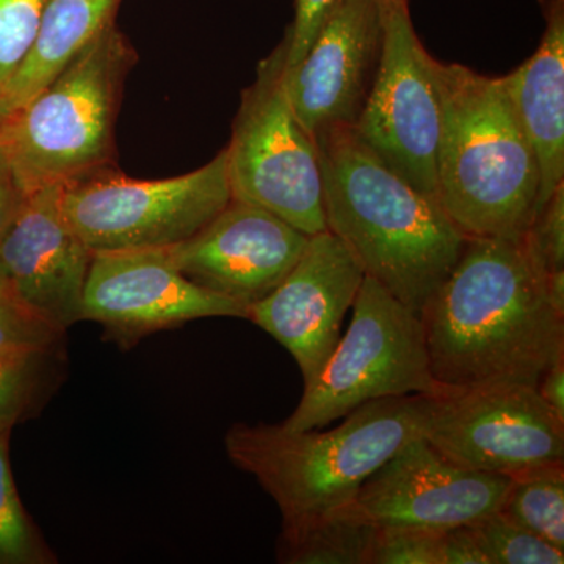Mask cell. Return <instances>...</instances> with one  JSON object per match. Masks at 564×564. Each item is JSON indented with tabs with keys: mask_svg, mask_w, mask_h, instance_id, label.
I'll return each instance as SVG.
<instances>
[{
	"mask_svg": "<svg viewBox=\"0 0 564 564\" xmlns=\"http://www.w3.org/2000/svg\"><path fill=\"white\" fill-rule=\"evenodd\" d=\"M307 237L272 212L232 198L202 231L166 250L185 278L250 307L284 281Z\"/></svg>",
	"mask_w": 564,
	"mask_h": 564,
	"instance_id": "5bb4252c",
	"label": "cell"
},
{
	"mask_svg": "<svg viewBox=\"0 0 564 564\" xmlns=\"http://www.w3.org/2000/svg\"><path fill=\"white\" fill-rule=\"evenodd\" d=\"M364 276L355 252L326 229L307 237L291 272L270 295L248 307L247 318L291 352L306 384L339 343Z\"/></svg>",
	"mask_w": 564,
	"mask_h": 564,
	"instance_id": "7c38bea8",
	"label": "cell"
},
{
	"mask_svg": "<svg viewBox=\"0 0 564 564\" xmlns=\"http://www.w3.org/2000/svg\"><path fill=\"white\" fill-rule=\"evenodd\" d=\"M63 336L18 295L10 281L0 285V351L14 348H54Z\"/></svg>",
	"mask_w": 564,
	"mask_h": 564,
	"instance_id": "d4e9b609",
	"label": "cell"
},
{
	"mask_svg": "<svg viewBox=\"0 0 564 564\" xmlns=\"http://www.w3.org/2000/svg\"><path fill=\"white\" fill-rule=\"evenodd\" d=\"M491 564H563L564 552L502 511L470 525Z\"/></svg>",
	"mask_w": 564,
	"mask_h": 564,
	"instance_id": "7402d4cb",
	"label": "cell"
},
{
	"mask_svg": "<svg viewBox=\"0 0 564 564\" xmlns=\"http://www.w3.org/2000/svg\"><path fill=\"white\" fill-rule=\"evenodd\" d=\"M351 307L350 326L304 384L299 406L281 423L284 429H322L372 400L448 391L430 369L419 313L367 274Z\"/></svg>",
	"mask_w": 564,
	"mask_h": 564,
	"instance_id": "8992f818",
	"label": "cell"
},
{
	"mask_svg": "<svg viewBox=\"0 0 564 564\" xmlns=\"http://www.w3.org/2000/svg\"><path fill=\"white\" fill-rule=\"evenodd\" d=\"M289 35L258 65L242 91L226 150L234 199L263 207L293 228L326 231L317 143L296 118L285 90Z\"/></svg>",
	"mask_w": 564,
	"mask_h": 564,
	"instance_id": "52a82bcc",
	"label": "cell"
},
{
	"mask_svg": "<svg viewBox=\"0 0 564 564\" xmlns=\"http://www.w3.org/2000/svg\"><path fill=\"white\" fill-rule=\"evenodd\" d=\"M22 202H24V196L13 180L9 163L0 152V239L17 217Z\"/></svg>",
	"mask_w": 564,
	"mask_h": 564,
	"instance_id": "f546056e",
	"label": "cell"
},
{
	"mask_svg": "<svg viewBox=\"0 0 564 564\" xmlns=\"http://www.w3.org/2000/svg\"><path fill=\"white\" fill-rule=\"evenodd\" d=\"M422 399L372 400L329 432L237 423L226 433V452L273 497L282 524H293L351 502L370 475L422 436Z\"/></svg>",
	"mask_w": 564,
	"mask_h": 564,
	"instance_id": "277c9868",
	"label": "cell"
},
{
	"mask_svg": "<svg viewBox=\"0 0 564 564\" xmlns=\"http://www.w3.org/2000/svg\"><path fill=\"white\" fill-rule=\"evenodd\" d=\"M44 3L46 0H0V109L3 111L7 88L35 44Z\"/></svg>",
	"mask_w": 564,
	"mask_h": 564,
	"instance_id": "cb8c5ba5",
	"label": "cell"
},
{
	"mask_svg": "<svg viewBox=\"0 0 564 564\" xmlns=\"http://www.w3.org/2000/svg\"><path fill=\"white\" fill-rule=\"evenodd\" d=\"M378 527L355 500L293 524H282L278 562L369 564Z\"/></svg>",
	"mask_w": 564,
	"mask_h": 564,
	"instance_id": "d6986e66",
	"label": "cell"
},
{
	"mask_svg": "<svg viewBox=\"0 0 564 564\" xmlns=\"http://www.w3.org/2000/svg\"><path fill=\"white\" fill-rule=\"evenodd\" d=\"M536 261L549 274L564 272V184L538 212L524 236Z\"/></svg>",
	"mask_w": 564,
	"mask_h": 564,
	"instance_id": "4316f807",
	"label": "cell"
},
{
	"mask_svg": "<svg viewBox=\"0 0 564 564\" xmlns=\"http://www.w3.org/2000/svg\"><path fill=\"white\" fill-rule=\"evenodd\" d=\"M510 484L507 475L456 466L417 436L370 475L352 500L378 527L444 532L499 511Z\"/></svg>",
	"mask_w": 564,
	"mask_h": 564,
	"instance_id": "4fadbf2b",
	"label": "cell"
},
{
	"mask_svg": "<svg viewBox=\"0 0 564 564\" xmlns=\"http://www.w3.org/2000/svg\"><path fill=\"white\" fill-rule=\"evenodd\" d=\"M500 511L564 552V462L513 475Z\"/></svg>",
	"mask_w": 564,
	"mask_h": 564,
	"instance_id": "ffe728a7",
	"label": "cell"
},
{
	"mask_svg": "<svg viewBox=\"0 0 564 564\" xmlns=\"http://www.w3.org/2000/svg\"><path fill=\"white\" fill-rule=\"evenodd\" d=\"M422 436L448 462L477 473L513 477L564 462V419L529 384L423 395Z\"/></svg>",
	"mask_w": 564,
	"mask_h": 564,
	"instance_id": "30bf717a",
	"label": "cell"
},
{
	"mask_svg": "<svg viewBox=\"0 0 564 564\" xmlns=\"http://www.w3.org/2000/svg\"><path fill=\"white\" fill-rule=\"evenodd\" d=\"M441 104L437 199L469 237L524 236L536 214L540 165L502 77L434 61Z\"/></svg>",
	"mask_w": 564,
	"mask_h": 564,
	"instance_id": "3957f363",
	"label": "cell"
},
{
	"mask_svg": "<svg viewBox=\"0 0 564 564\" xmlns=\"http://www.w3.org/2000/svg\"><path fill=\"white\" fill-rule=\"evenodd\" d=\"M9 434L0 433V564H44L54 555L22 508L9 463Z\"/></svg>",
	"mask_w": 564,
	"mask_h": 564,
	"instance_id": "44dd1931",
	"label": "cell"
},
{
	"mask_svg": "<svg viewBox=\"0 0 564 564\" xmlns=\"http://www.w3.org/2000/svg\"><path fill=\"white\" fill-rule=\"evenodd\" d=\"M137 61L110 25L28 102L0 122V152L22 196L109 170L122 85Z\"/></svg>",
	"mask_w": 564,
	"mask_h": 564,
	"instance_id": "5b68a950",
	"label": "cell"
},
{
	"mask_svg": "<svg viewBox=\"0 0 564 564\" xmlns=\"http://www.w3.org/2000/svg\"><path fill=\"white\" fill-rule=\"evenodd\" d=\"M437 530L380 527L369 564H443Z\"/></svg>",
	"mask_w": 564,
	"mask_h": 564,
	"instance_id": "484cf974",
	"label": "cell"
},
{
	"mask_svg": "<svg viewBox=\"0 0 564 564\" xmlns=\"http://www.w3.org/2000/svg\"><path fill=\"white\" fill-rule=\"evenodd\" d=\"M6 117H7L6 111L0 109V122H2L3 118H6Z\"/></svg>",
	"mask_w": 564,
	"mask_h": 564,
	"instance_id": "d6a6232c",
	"label": "cell"
},
{
	"mask_svg": "<svg viewBox=\"0 0 564 564\" xmlns=\"http://www.w3.org/2000/svg\"><path fill=\"white\" fill-rule=\"evenodd\" d=\"M441 560L443 564H491L470 525L444 530Z\"/></svg>",
	"mask_w": 564,
	"mask_h": 564,
	"instance_id": "f1b7e54d",
	"label": "cell"
},
{
	"mask_svg": "<svg viewBox=\"0 0 564 564\" xmlns=\"http://www.w3.org/2000/svg\"><path fill=\"white\" fill-rule=\"evenodd\" d=\"M545 31L536 52L502 77L540 165L538 212L564 184V0H540Z\"/></svg>",
	"mask_w": 564,
	"mask_h": 564,
	"instance_id": "e0dca14e",
	"label": "cell"
},
{
	"mask_svg": "<svg viewBox=\"0 0 564 564\" xmlns=\"http://www.w3.org/2000/svg\"><path fill=\"white\" fill-rule=\"evenodd\" d=\"M63 191L52 185L25 196L0 239V262L18 295L65 333L82 321L91 251L66 218Z\"/></svg>",
	"mask_w": 564,
	"mask_h": 564,
	"instance_id": "2e32d148",
	"label": "cell"
},
{
	"mask_svg": "<svg viewBox=\"0 0 564 564\" xmlns=\"http://www.w3.org/2000/svg\"><path fill=\"white\" fill-rule=\"evenodd\" d=\"M344 2L345 0H295V18L288 29V68L302 61L326 22L332 20Z\"/></svg>",
	"mask_w": 564,
	"mask_h": 564,
	"instance_id": "83f0119b",
	"label": "cell"
},
{
	"mask_svg": "<svg viewBox=\"0 0 564 564\" xmlns=\"http://www.w3.org/2000/svg\"><path fill=\"white\" fill-rule=\"evenodd\" d=\"M536 391L560 417L564 419V358L552 364L536 384Z\"/></svg>",
	"mask_w": 564,
	"mask_h": 564,
	"instance_id": "4dcf8cb0",
	"label": "cell"
},
{
	"mask_svg": "<svg viewBox=\"0 0 564 564\" xmlns=\"http://www.w3.org/2000/svg\"><path fill=\"white\" fill-rule=\"evenodd\" d=\"M326 228L355 252L367 276L414 313L443 284L469 236L440 199L419 192L356 139L351 128L315 137Z\"/></svg>",
	"mask_w": 564,
	"mask_h": 564,
	"instance_id": "7a4b0ae2",
	"label": "cell"
},
{
	"mask_svg": "<svg viewBox=\"0 0 564 564\" xmlns=\"http://www.w3.org/2000/svg\"><path fill=\"white\" fill-rule=\"evenodd\" d=\"M9 281V278H7L6 270H3L2 262H0V285L3 284V282Z\"/></svg>",
	"mask_w": 564,
	"mask_h": 564,
	"instance_id": "1f68e13d",
	"label": "cell"
},
{
	"mask_svg": "<svg viewBox=\"0 0 564 564\" xmlns=\"http://www.w3.org/2000/svg\"><path fill=\"white\" fill-rule=\"evenodd\" d=\"M122 0H46L39 35L7 88L9 115L43 90L87 44L117 24Z\"/></svg>",
	"mask_w": 564,
	"mask_h": 564,
	"instance_id": "ac0fdd59",
	"label": "cell"
},
{
	"mask_svg": "<svg viewBox=\"0 0 564 564\" xmlns=\"http://www.w3.org/2000/svg\"><path fill=\"white\" fill-rule=\"evenodd\" d=\"M383 46L356 139L419 192L437 198L441 104L434 58L414 31L408 0H381Z\"/></svg>",
	"mask_w": 564,
	"mask_h": 564,
	"instance_id": "9c48e42d",
	"label": "cell"
},
{
	"mask_svg": "<svg viewBox=\"0 0 564 564\" xmlns=\"http://www.w3.org/2000/svg\"><path fill=\"white\" fill-rule=\"evenodd\" d=\"M524 236L469 237L423 304L430 369L444 388H536L545 370L564 358V314L549 291L554 274L536 261Z\"/></svg>",
	"mask_w": 564,
	"mask_h": 564,
	"instance_id": "6da1fadb",
	"label": "cell"
},
{
	"mask_svg": "<svg viewBox=\"0 0 564 564\" xmlns=\"http://www.w3.org/2000/svg\"><path fill=\"white\" fill-rule=\"evenodd\" d=\"M383 46L381 0H345L306 55L288 68L285 90L311 135L351 128L372 88Z\"/></svg>",
	"mask_w": 564,
	"mask_h": 564,
	"instance_id": "9a60e30c",
	"label": "cell"
},
{
	"mask_svg": "<svg viewBox=\"0 0 564 564\" xmlns=\"http://www.w3.org/2000/svg\"><path fill=\"white\" fill-rule=\"evenodd\" d=\"M232 193L226 150L195 172L135 181L106 170L63 191V210L95 251L169 248L214 220Z\"/></svg>",
	"mask_w": 564,
	"mask_h": 564,
	"instance_id": "ba28073f",
	"label": "cell"
},
{
	"mask_svg": "<svg viewBox=\"0 0 564 564\" xmlns=\"http://www.w3.org/2000/svg\"><path fill=\"white\" fill-rule=\"evenodd\" d=\"M52 348L0 351V433H10L39 392Z\"/></svg>",
	"mask_w": 564,
	"mask_h": 564,
	"instance_id": "603a6c76",
	"label": "cell"
},
{
	"mask_svg": "<svg viewBox=\"0 0 564 564\" xmlns=\"http://www.w3.org/2000/svg\"><path fill=\"white\" fill-rule=\"evenodd\" d=\"M207 317H248V307L185 278L166 248L91 252L80 318L140 337Z\"/></svg>",
	"mask_w": 564,
	"mask_h": 564,
	"instance_id": "8fae6325",
	"label": "cell"
}]
</instances>
